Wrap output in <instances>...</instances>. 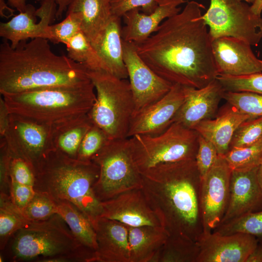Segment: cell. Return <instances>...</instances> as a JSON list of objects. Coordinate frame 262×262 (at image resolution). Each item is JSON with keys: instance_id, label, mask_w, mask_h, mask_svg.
<instances>
[{"instance_id": "8fae6325", "label": "cell", "mask_w": 262, "mask_h": 262, "mask_svg": "<svg viewBox=\"0 0 262 262\" xmlns=\"http://www.w3.org/2000/svg\"><path fill=\"white\" fill-rule=\"evenodd\" d=\"M52 130V126L10 114L8 131L1 139L5 140L11 155L25 160L33 171L53 150Z\"/></svg>"}, {"instance_id": "f35d334b", "label": "cell", "mask_w": 262, "mask_h": 262, "mask_svg": "<svg viewBox=\"0 0 262 262\" xmlns=\"http://www.w3.org/2000/svg\"><path fill=\"white\" fill-rule=\"evenodd\" d=\"M22 211L31 221L43 220L57 213V206L49 196L36 192L33 197Z\"/></svg>"}, {"instance_id": "9a60e30c", "label": "cell", "mask_w": 262, "mask_h": 262, "mask_svg": "<svg viewBox=\"0 0 262 262\" xmlns=\"http://www.w3.org/2000/svg\"><path fill=\"white\" fill-rule=\"evenodd\" d=\"M200 248L196 262H246L258 244L251 235H221L204 232L197 241Z\"/></svg>"}, {"instance_id": "d590c367", "label": "cell", "mask_w": 262, "mask_h": 262, "mask_svg": "<svg viewBox=\"0 0 262 262\" xmlns=\"http://www.w3.org/2000/svg\"><path fill=\"white\" fill-rule=\"evenodd\" d=\"M216 79L225 91H247L262 94V73L240 76L219 74Z\"/></svg>"}, {"instance_id": "484cf974", "label": "cell", "mask_w": 262, "mask_h": 262, "mask_svg": "<svg viewBox=\"0 0 262 262\" xmlns=\"http://www.w3.org/2000/svg\"><path fill=\"white\" fill-rule=\"evenodd\" d=\"M110 0H71L66 13L76 14L81 31L91 42L94 41L113 15Z\"/></svg>"}, {"instance_id": "836d02e7", "label": "cell", "mask_w": 262, "mask_h": 262, "mask_svg": "<svg viewBox=\"0 0 262 262\" xmlns=\"http://www.w3.org/2000/svg\"><path fill=\"white\" fill-rule=\"evenodd\" d=\"M81 25L80 17L76 14L67 13L66 17L63 21L47 27L43 38L54 44L66 45L72 37L81 31Z\"/></svg>"}, {"instance_id": "60d3db41", "label": "cell", "mask_w": 262, "mask_h": 262, "mask_svg": "<svg viewBox=\"0 0 262 262\" xmlns=\"http://www.w3.org/2000/svg\"><path fill=\"white\" fill-rule=\"evenodd\" d=\"M158 5L157 0H112L111 10L113 15L121 17L127 12L139 9L142 12L149 14Z\"/></svg>"}, {"instance_id": "f1b7e54d", "label": "cell", "mask_w": 262, "mask_h": 262, "mask_svg": "<svg viewBox=\"0 0 262 262\" xmlns=\"http://www.w3.org/2000/svg\"><path fill=\"white\" fill-rule=\"evenodd\" d=\"M32 221L13 202L9 194H0V249L3 251L12 236Z\"/></svg>"}, {"instance_id": "f546056e", "label": "cell", "mask_w": 262, "mask_h": 262, "mask_svg": "<svg viewBox=\"0 0 262 262\" xmlns=\"http://www.w3.org/2000/svg\"><path fill=\"white\" fill-rule=\"evenodd\" d=\"M67 56L88 70H105V67L91 42L79 32L66 44Z\"/></svg>"}, {"instance_id": "e0dca14e", "label": "cell", "mask_w": 262, "mask_h": 262, "mask_svg": "<svg viewBox=\"0 0 262 262\" xmlns=\"http://www.w3.org/2000/svg\"><path fill=\"white\" fill-rule=\"evenodd\" d=\"M251 45L231 37L212 40V49L218 75L233 76L262 72V60L253 52Z\"/></svg>"}, {"instance_id": "3957f363", "label": "cell", "mask_w": 262, "mask_h": 262, "mask_svg": "<svg viewBox=\"0 0 262 262\" xmlns=\"http://www.w3.org/2000/svg\"><path fill=\"white\" fill-rule=\"evenodd\" d=\"M91 82L83 66L55 54L47 39L22 41L15 48L3 39L0 45V95Z\"/></svg>"}, {"instance_id": "d6a6232c", "label": "cell", "mask_w": 262, "mask_h": 262, "mask_svg": "<svg viewBox=\"0 0 262 262\" xmlns=\"http://www.w3.org/2000/svg\"><path fill=\"white\" fill-rule=\"evenodd\" d=\"M232 170H246L259 166L262 158V138L243 147H232L224 155Z\"/></svg>"}, {"instance_id": "d6986e66", "label": "cell", "mask_w": 262, "mask_h": 262, "mask_svg": "<svg viewBox=\"0 0 262 262\" xmlns=\"http://www.w3.org/2000/svg\"><path fill=\"white\" fill-rule=\"evenodd\" d=\"M101 204L100 216L118 221L127 226L161 225L142 189L122 193L101 201Z\"/></svg>"}, {"instance_id": "d4e9b609", "label": "cell", "mask_w": 262, "mask_h": 262, "mask_svg": "<svg viewBox=\"0 0 262 262\" xmlns=\"http://www.w3.org/2000/svg\"><path fill=\"white\" fill-rule=\"evenodd\" d=\"M130 262H147L154 260L170 236L161 225L129 227Z\"/></svg>"}, {"instance_id": "f6af8a7d", "label": "cell", "mask_w": 262, "mask_h": 262, "mask_svg": "<svg viewBox=\"0 0 262 262\" xmlns=\"http://www.w3.org/2000/svg\"><path fill=\"white\" fill-rule=\"evenodd\" d=\"M37 1H41L43 0H35ZM57 5V10L56 17L58 19L62 18L65 11H67V8L71 0H54Z\"/></svg>"}, {"instance_id": "4316f807", "label": "cell", "mask_w": 262, "mask_h": 262, "mask_svg": "<svg viewBox=\"0 0 262 262\" xmlns=\"http://www.w3.org/2000/svg\"><path fill=\"white\" fill-rule=\"evenodd\" d=\"M93 124L87 114L52 126L53 150L77 159L82 141Z\"/></svg>"}, {"instance_id": "44dd1931", "label": "cell", "mask_w": 262, "mask_h": 262, "mask_svg": "<svg viewBox=\"0 0 262 262\" xmlns=\"http://www.w3.org/2000/svg\"><path fill=\"white\" fill-rule=\"evenodd\" d=\"M157 7L151 14H145L136 8L123 15L125 26L121 29L123 40L137 43L146 40L165 19L180 13L181 8L179 6L187 3L188 0H157Z\"/></svg>"}, {"instance_id": "603a6c76", "label": "cell", "mask_w": 262, "mask_h": 262, "mask_svg": "<svg viewBox=\"0 0 262 262\" xmlns=\"http://www.w3.org/2000/svg\"><path fill=\"white\" fill-rule=\"evenodd\" d=\"M228 104L215 118L202 121L194 129L214 145L220 155L229 150L232 137L239 125L248 119L258 117L242 113Z\"/></svg>"}, {"instance_id": "2e32d148", "label": "cell", "mask_w": 262, "mask_h": 262, "mask_svg": "<svg viewBox=\"0 0 262 262\" xmlns=\"http://www.w3.org/2000/svg\"><path fill=\"white\" fill-rule=\"evenodd\" d=\"M37 9L27 4L25 10L6 22L0 23V36L15 48L22 41L43 38L45 31L56 17L57 5L54 0H43Z\"/></svg>"}, {"instance_id": "ab89813d", "label": "cell", "mask_w": 262, "mask_h": 262, "mask_svg": "<svg viewBox=\"0 0 262 262\" xmlns=\"http://www.w3.org/2000/svg\"><path fill=\"white\" fill-rule=\"evenodd\" d=\"M218 155L214 145L199 134L198 146L195 160L201 178L214 164Z\"/></svg>"}, {"instance_id": "83f0119b", "label": "cell", "mask_w": 262, "mask_h": 262, "mask_svg": "<svg viewBox=\"0 0 262 262\" xmlns=\"http://www.w3.org/2000/svg\"><path fill=\"white\" fill-rule=\"evenodd\" d=\"M54 201L57 213L65 221L74 237L82 245L96 251V233L88 218L73 203L66 200Z\"/></svg>"}, {"instance_id": "7dc6e473", "label": "cell", "mask_w": 262, "mask_h": 262, "mask_svg": "<svg viewBox=\"0 0 262 262\" xmlns=\"http://www.w3.org/2000/svg\"><path fill=\"white\" fill-rule=\"evenodd\" d=\"M8 4L19 12H23L26 6V0H7Z\"/></svg>"}, {"instance_id": "c3c4849f", "label": "cell", "mask_w": 262, "mask_h": 262, "mask_svg": "<svg viewBox=\"0 0 262 262\" xmlns=\"http://www.w3.org/2000/svg\"><path fill=\"white\" fill-rule=\"evenodd\" d=\"M251 7L254 13L261 15L262 12V0H255Z\"/></svg>"}, {"instance_id": "1f68e13d", "label": "cell", "mask_w": 262, "mask_h": 262, "mask_svg": "<svg viewBox=\"0 0 262 262\" xmlns=\"http://www.w3.org/2000/svg\"><path fill=\"white\" fill-rule=\"evenodd\" d=\"M221 235L244 233L262 243V210L248 213L219 225L213 231Z\"/></svg>"}, {"instance_id": "7c38bea8", "label": "cell", "mask_w": 262, "mask_h": 262, "mask_svg": "<svg viewBox=\"0 0 262 262\" xmlns=\"http://www.w3.org/2000/svg\"><path fill=\"white\" fill-rule=\"evenodd\" d=\"M232 170L223 155L201 178L200 206L204 232L213 231L220 224L229 200Z\"/></svg>"}, {"instance_id": "f907efd6", "label": "cell", "mask_w": 262, "mask_h": 262, "mask_svg": "<svg viewBox=\"0 0 262 262\" xmlns=\"http://www.w3.org/2000/svg\"><path fill=\"white\" fill-rule=\"evenodd\" d=\"M239 0L244 1L245 2H248L249 3H252V4L253 3L254 1H255V0Z\"/></svg>"}, {"instance_id": "e575fe53", "label": "cell", "mask_w": 262, "mask_h": 262, "mask_svg": "<svg viewBox=\"0 0 262 262\" xmlns=\"http://www.w3.org/2000/svg\"><path fill=\"white\" fill-rule=\"evenodd\" d=\"M223 98L242 113L255 117L262 116V94L224 91Z\"/></svg>"}, {"instance_id": "681fc988", "label": "cell", "mask_w": 262, "mask_h": 262, "mask_svg": "<svg viewBox=\"0 0 262 262\" xmlns=\"http://www.w3.org/2000/svg\"><path fill=\"white\" fill-rule=\"evenodd\" d=\"M257 176L259 184L262 190V164L258 167Z\"/></svg>"}, {"instance_id": "7402d4cb", "label": "cell", "mask_w": 262, "mask_h": 262, "mask_svg": "<svg viewBox=\"0 0 262 262\" xmlns=\"http://www.w3.org/2000/svg\"><path fill=\"white\" fill-rule=\"evenodd\" d=\"M93 227L98 246L95 262H130L128 229L126 225L99 216Z\"/></svg>"}, {"instance_id": "ac0fdd59", "label": "cell", "mask_w": 262, "mask_h": 262, "mask_svg": "<svg viewBox=\"0 0 262 262\" xmlns=\"http://www.w3.org/2000/svg\"><path fill=\"white\" fill-rule=\"evenodd\" d=\"M183 90L184 100L173 121L194 130L201 122L215 115L224 90L216 79L201 88L183 86Z\"/></svg>"}, {"instance_id": "7a4b0ae2", "label": "cell", "mask_w": 262, "mask_h": 262, "mask_svg": "<svg viewBox=\"0 0 262 262\" xmlns=\"http://www.w3.org/2000/svg\"><path fill=\"white\" fill-rule=\"evenodd\" d=\"M141 175L146 200L169 236L197 242L203 227L196 160L159 164Z\"/></svg>"}, {"instance_id": "277c9868", "label": "cell", "mask_w": 262, "mask_h": 262, "mask_svg": "<svg viewBox=\"0 0 262 262\" xmlns=\"http://www.w3.org/2000/svg\"><path fill=\"white\" fill-rule=\"evenodd\" d=\"M33 172L36 192L47 194L54 201L73 203L94 226L102 213L101 201L94 191L99 176V168L96 164L52 150Z\"/></svg>"}, {"instance_id": "7bdbcfd3", "label": "cell", "mask_w": 262, "mask_h": 262, "mask_svg": "<svg viewBox=\"0 0 262 262\" xmlns=\"http://www.w3.org/2000/svg\"><path fill=\"white\" fill-rule=\"evenodd\" d=\"M9 195L14 204L22 211L33 197L36 191L33 186L9 180Z\"/></svg>"}, {"instance_id": "ba28073f", "label": "cell", "mask_w": 262, "mask_h": 262, "mask_svg": "<svg viewBox=\"0 0 262 262\" xmlns=\"http://www.w3.org/2000/svg\"><path fill=\"white\" fill-rule=\"evenodd\" d=\"M199 133L174 122L155 135H135L128 138L133 161L141 173L159 164L195 160Z\"/></svg>"}, {"instance_id": "bcb514c9", "label": "cell", "mask_w": 262, "mask_h": 262, "mask_svg": "<svg viewBox=\"0 0 262 262\" xmlns=\"http://www.w3.org/2000/svg\"><path fill=\"white\" fill-rule=\"evenodd\" d=\"M246 262H262V243L258 242Z\"/></svg>"}, {"instance_id": "4dcf8cb0", "label": "cell", "mask_w": 262, "mask_h": 262, "mask_svg": "<svg viewBox=\"0 0 262 262\" xmlns=\"http://www.w3.org/2000/svg\"><path fill=\"white\" fill-rule=\"evenodd\" d=\"M200 248L197 242L169 236L159 257L163 262H196Z\"/></svg>"}, {"instance_id": "b9f144b4", "label": "cell", "mask_w": 262, "mask_h": 262, "mask_svg": "<svg viewBox=\"0 0 262 262\" xmlns=\"http://www.w3.org/2000/svg\"><path fill=\"white\" fill-rule=\"evenodd\" d=\"M8 174L9 180H13L20 184L34 186L35 182L34 172L30 165L25 160L19 157L11 155Z\"/></svg>"}, {"instance_id": "6da1fadb", "label": "cell", "mask_w": 262, "mask_h": 262, "mask_svg": "<svg viewBox=\"0 0 262 262\" xmlns=\"http://www.w3.org/2000/svg\"><path fill=\"white\" fill-rule=\"evenodd\" d=\"M204 6L188 1L180 13L165 19L157 31L134 43L141 59L172 84L201 88L218 75L212 39L202 18Z\"/></svg>"}, {"instance_id": "5b68a950", "label": "cell", "mask_w": 262, "mask_h": 262, "mask_svg": "<svg viewBox=\"0 0 262 262\" xmlns=\"http://www.w3.org/2000/svg\"><path fill=\"white\" fill-rule=\"evenodd\" d=\"M11 262H95V251L84 246L57 213L32 221L15 232L3 250Z\"/></svg>"}, {"instance_id": "4fadbf2b", "label": "cell", "mask_w": 262, "mask_h": 262, "mask_svg": "<svg viewBox=\"0 0 262 262\" xmlns=\"http://www.w3.org/2000/svg\"><path fill=\"white\" fill-rule=\"evenodd\" d=\"M122 45L123 60L134 100L135 114L161 99L173 84L146 64L137 54L134 43L122 39Z\"/></svg>"}, {"instance_id": "816d5d0a", "label": "cell", "mask_w": 262, "mask_h": 262, "mask_svg": "<svg viewBox=\"0 0 262 262\" xmlns=\"http://www.w3.org/2000/svg\"><path fill=\"white\" fill-rule=\"evenodd\" d=\"M261 164H262V162H261Z\"/></svg>"}, {"instance_id": "52a82bcc", "label": "cell", "mask_w": 262, "mask_h": 262, "mask_svg": "<svg viewBox=\"0 0 262 262\" xmlns=\"http://www.w3.org/2000/svg\"><path fill=\"white\" fill-rule=\"evenodd\" d=\"M87 73L96 90V100L88 115L109 139L128 138L135 103L129 81L103 70Z\"/></svg>"}, {"instance_id": "ee69618b", "label": "cell", "mask_w": 262, "mask_h": 262, "mask_svg": "<svg viewBox=\"0 0 262 262\" xmlns=\"http://www.w3.org/2000/svg\"><path fill=\"white\" fill-rule=\"evenodd\" d=\"M10 113L2 96L0 97V139L3 138L8 131Z\"/></svg>"}, {"instance_id": "8992f818", "label": "cell", "mask_w": 262, "mask_h": 262, "mask_svg": "<svg viewBox=\"0 0 262 262\" xmlns=\"http://www.w3.org/2000/svg\"><path fill=\"white\" fill-rule=\"evenodd\" d=\"M92 82L78 86L32 90L3 97L10 114L53 126L87 114L96 100Z\"/></svg>"}, {"instance_id": "cb8c5ba5", "label": "cell", "mask_w": 262, "mask_h": 262, "mask_svg": "<svg viewBox=\"0 0 262 262\" xmlns=\"http://www.w3.org/2000/svg\"><path fill=\"white\" fill-rule=\"evenodd\" d=\"M121 17L112 15L96 40L91 42L106 71L121 79L128 78L123 60Z\"/></svg>"}, {"instance_id": "9c48e42d", "label": "cell", "mask_w": 262, "mask_h": 262, "mask_svg": "<svg viewBox=\"0 0 262 262\" xmlns=\"http://www.w3.org/2000/svg\"><path fill=\"white\" fill-rule=\"evenodd\" d=\"M91 161L99 168L94 191L101 202L142 189V176L133 161L128 138L109 139Z\"/></svg>"}, {"instance_id": "30bf717a", "label": "cell", "mask_w": 262, "mask_h": 262, "mask_svg": "<svg viewBox=\"0 0 262 262\" xmlns=\"http://www.w3.org/2000/svg\"><path fill=\"white\" fill-rule=\"evenodd\" d=\"M202 18L213 40L231 37L257 46L262 39V17L239 0H210Z\"/></svg>"}, {"instance_id": "f5cc1de1", "label": "cell", "mask_w": 262, "mask_h": 262, "mask_svg": "<svg viewBox=\"0 0 262 262\" xmlns=\"http://www.w3.org/2000/svg\"><path fill=\"white\" fill-rule=\"evenodd\" d=\"M110 1H111L112 0H110Z\"/></svg>"}, {"instance_id": "74e56055", "label": "cell", "mask_w": 262, "mask_h": 262, "mask_svg": "<svg viewBox=\"0 0 262 262\" xmlns=\"http://www.w3.org/2000/svg\"><path fill=\"white\" fill-rule=\"evenodd\" d=\"M108 140L105 133L93 123L82 141L77 159L84 162L91 161L94 156Z\"/></svg>"}, {"instance_id": "ffe728a7", "label": "cell", "mask_w": 262, "mask_h": 262, "mask_svg": "<svg viewBox=\"0 0 262 262\" xmlns=\"http://www.w3.org/2000/svg\"><path fill=\"white\" fill-rule=\"evenodd\" d=\"M258 167L232 170L228 207L220 224L262 210V190L257 180Z\"/></svg>"}, {"instance_id": "8d00e7d4", "label": "cell", "mask_w": 262, "mask_h": 262, "mask_svg": "<svg viewBox=\"0 0 262 262\" xmlns=\"http://www.w3.org/2000/svg\"><path fill=\"white\" fill-rule=\"evenodd\" d=\"M262 138V116L248 119L237 128L232 137L230 148L251 145Z\"/></svg>"}, {"instance_id": "5bb4252c", "label": "cell", "mask_w": 262, "mask_h": 262, "mask_svg": "<svg viewBox=\"0 0 262 262\" xmlns=\"http://www.w3.org/2000/svg\"><path fill=\"white\" fill-rule=\"evenodd\" d=\"M185 98L183 86L173 84L161 99L133 114L128 138L135 135H155L166 130Z\"/></svg>"}]
</instances>
